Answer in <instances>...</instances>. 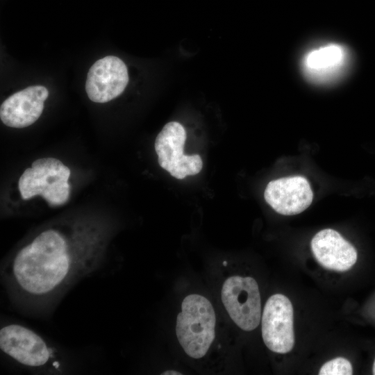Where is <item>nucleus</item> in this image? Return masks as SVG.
<instances>
[{
	"mask_svg": "<svg viewBox=\"0 0 375 375\" xmlns=\"http://www.w3.org/2000/svg\"><path fill=\"white\" fill-rule=\"evenodd\" d=\"M372 372H373V374L375 375V359H374V364H373Z\"/></svg>",
	"mask_w": 375,
	"mask_h": 375,
	"instance_id": "obj_14",
	"label": "nucleus"
},
{
	"mask_svg": "<svg viewBox=\"0 0 375 375\" xmlns=\"http://www.w3.org/2000/svg\"><path fill=\"white\" fill-rule=\"evenodd\" d=\"M293 317L292 304L286 296L275 294L268 299L262 316V336L269 350L287 353L293 349Z\"/></svg>",
	"mask_w": 375,
	"mask_h": 375,
	"instance_id": "obj_6",
	"label": "nucleus"
},
{
	"mask_svg": "<svg viewBox=\"0 0 375 375\" xmlns=\"http://www.w3.org/2000/svg\"><path fill=\"white\" fill-rule=\"evenodd\" d=\"M221 297L229 316L240 328L251 331L257 328L261 317V302L259 288L253 278H228L223 284Z\"/></svg>",
	"mask_w": 375,
	"mask_h": 375,
	"instance_id": "obj_4",
	"label": "nucleus"
},
{
	"mask_svg": "<svg viewBox=\"0 0 375 375\" xmlns=\"http://www.w3.org/2000/svg\"><path fill=\"white\" fill-rule=\"evenodd\" d=\"M185 140L186 132L183 125L177 122H170L164 126L155 141L160 166L177 179L197 174L203 167L199 155L183 153Z\"/></svg>",
	"mask_w": 375,
	"mask_h": 375,
	"instance_id": "obj_5",
	"label": "nucleus"
},
{
	"mask_svg": "<svg viewBox=\"0 0 375 375\" xmlns=\"http://www.w3.org/2000/svg\"><path fill=\"white\" fill-rule=\"evenodd\" d=\"M319 375H351L353 367L350 361L338 357L325 362L320 368Z\"/></svg>",
	"mask_w": 375,
	"mask_h": 375,
	"instance_id": "obj_12",
	"label": "nucleus"
},
{
	"mask_svg": "<svg viewBox=\"0 0 375 375\" xmlns=\"http://www.w3.org/2000/svg\"><path fill=\"white\" fill-rule=\"evenodd\" d=\"M73 237L47 228L4 261L1 283L13 304L29 313L50 311L101 267L102 251L94 237Z\"/></svg>",
	"mask_w": 375,
	"mask_h": 375,
	"instance_id": "obj_1",
	"label": "nucleus"
},
{
	"mask_svg": "<svg viewBox=\"0 0 375 375\" xmlns=\"http://www.w3.org/2000/svg\"><path fill=\"white\" fill-rule=\"evenodd\" d=\"M310 245L316 260L325 269L345 272L356 262V248L333 229L326 228L316 233Z\"/></svg>",
	"mask_w": 375,
	"mask_h": 375,
	"instance_id": "obj_11",
	"label": "nucleus"
},
{
	"mask_svg": "<svg viewBox=\"0 0 375 375\" xmlns=\"http://www.w3.org/2000/svg\"><path fill=\"white\" fill-rule=\"evenodd\" d=\"M264 197L278 213L293 215L310 206L313 193L307 179L296 176L270 181L265 190Z\"/></svg>",
	"mask_w": 375,
	"mask_h": 375,
	"instance_id": "obj_9",
	"label": "nucleus"
},
{
	"mask_svg": "<svg viewBox=\"0 0 375 375\" xmlns=\"http://www.w3.org/2000/svg\"><path fill=\"white\" fill-rule=\"evenodd\" d=\"M349 63V53L342 45L329 43L307 52L301 62L306 78L317 85H328L338 81Z\"/></svg>",
	"mask_w": 375,
	"mask_h": 375,
	"instance_id": "obj_8",
	"label": "nucleus"
},
{
	"mask_svg": "<svg viewBox=\"0 0 375 375\" xmlns=\"http://www.w3.org/2000/svg\"><path fill=\"white\" fill-rule=\"evenodd\" d=\"M0 349L21 365L44 368L56 361L51 347L37 333L19 324H8L0 329Z\"/></svg>",
	"mask_w": 375,
	"mask_h": 375,
	"instance_id": "obj_3",
	"label": "nucleus"
},
{
	"mask_svg": "<svg viewBox=\"0 0 375 375\" xmlns=\"http://www.w3.org/2000/svg\"><path fill=\"white\" fill-rule=\"evenodd\" d=\"M162 375H167V374H169V375H181V374H183L182 373L179 372H177V371H175V370H167V371H165L164 372H162L161 374Z\"/></svg>",
	"mask_w": 375,
	"mask_h": 375,
	"instance_id": "obj_13",
	"label": "nucleus"
},
{
	"mask_svg": "<svg viewBox=\"0 0 375 375\" xmlns=\"http://www.w3.org/2000/svg\"><path fill=\"white\" fill-rule=\"evenodd\" d=\"M128 82L125 63L116 56H108L98 60L90 68L85 90L91 101L106 103L120 95Z\"/></svg>",
	"mask_w": 375,
	"mask_h": 375,
	"instance_id": "obj_7",
	"label": "nucleus"
},
{
	"mask_svg": "<svg viewBox=\"0 0 375 375\" xmlns=\"http://www.w3.org/2000/svg\"><path fill=\"white\" fill-rule=\"evenodd\" d=\"M215 314L206 297L192 294L185 297L176 318V334L188 356L206 355L215 337Z\"/></svg>",
	"mask_w": 375,
	"mask_h": 375,
	"instance_id": "obj_2",
	"label": "nucleus"
},
{
	"mask_svg": "<svg viewBox=\"0 0 375 375\" xmlns=\"http://www.w3.org/2000/svg\"><path fill=\"white\" fill-rule=\"evenodd\" d=\"M48 96V90L42 85L30 86L14 93L1 105V120L6 126L17 128L33 124L41 115Z\"/></svg>",
	"mask_w": 375,
	"mask_h": 375,
	"instance_id": "obj_10",
	"label": "nucleus"
}]
</instances>
